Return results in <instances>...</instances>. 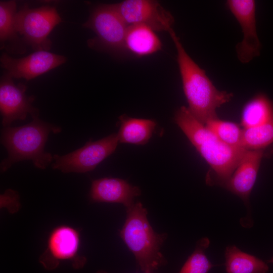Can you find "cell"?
Segmentation results:
<instances>
[{
	"label": "cell",
	"mask_w": 273,
	"mask_h": 273,
	"mask_svg": "<svg viewBox=\"0 0 273 273\" xmlns=\"http://www.w3.org/2000/svg\"><path fill=\"white\" fill-rule=\"evenodd\" d=\"M61 22L56 7L49 5L31 9L25 4L17 12L15 24L25 43L35 51L50 50L52 41L49 35Z\"/></svg>",
	"instance_id": "obj_5"
},
{
	"label": "cell",
	"mask_w": 273,
	"mask_h": 273,
	"mask_svg": "<svg viewBox=\"0 0 273 273\" xmlns=\"http://www.w3.org/2000/svg\"><path fill=\"white\" fill-rule=\"evenodd\" d=\"M224 255L227 273H267L269 270L266 262L235 245L228 246Z\"/></svg>",
	"instance_id": "obj_18"
},
{
	"label": "cell",
	"mask_w": 273,
	"mask_h": 273,
	"mask_svg": "<svg viewBox=\"0 0 273 273\" xmlns=\"http://www.w3.org/2000/svg\"><path fill=\"white\" fill-rule=\"evenodd\" d=\"M263 155V149L246 150L233 174L223 186L241 198L247 208Z\"/></svg>",
	"instance_id": "obj_13"
},
{
	"label": "cell",
	"mask_w": 273,
	"mask_h": 273,
	"mask_svg": "<svg viewBox=\"0 0 273 273\" xmlns=\"http://www.w3.org/2000/svg\"><path fill=\"white\" fill-rule=\"evenodd\" d=\"M66 58L46 51H37L23 58L2 54L1 66L12 78L31 80L65 63Z\"/></svg>",
	"instance_id": "obj_12"
},
{
	"label": "cell",
	"mask_w": 273,
	"mask_h": 273,
	"mask_svg": "<svg viewBox=\"0 0 273 273\" xmlns=\"http://www.w3.org/2000/svg\"><path fill=\"white\" fill-rule=\"evenodd\" d=\"M117 133L119 143L136 145L148 142L155 130L156 123L151 119L134 118L122 115L119 117Z\"/></svg>",
	"instance_id": "obj_17"
},
{
	"label": "cell",
	"mask_w": 273,
	"mask_h": 273,
	"mask_svg": "<svg viewBox=\"0 0 273 273\" xmlns=\"http://www.w3.org/2000/svg\"><path fill=\"white\" fill-rule=\"evenodd\" d=\"M117 133H112L96 141H89L81 148L64 155H54V169L63 173H85L94 170L116 149Z\"/></svg>",
	"instance_id": "obj_7"
},
{
	"label": "cell",
	"mask_w": 273,
	"mask_h": 273,
	"mask_svg": "<svg viewBox=\"0 0 273 273\" xmlns=\"http://www.w3.org/2000/svg\"><path fill=\"white\" fill-rule=\"evenodd\" d=\"M127 26L145 25L154 31H168L174 17L158 2L153 0H126L109 4Z\"/></svg>",
	"instance_id": "obj_9"
},
{
	"label": "cell",
	"mask_w": 273,
	"mask_h": 273,
	"mask_svg": "<svg viewBox=\"0 0 273 273\" xmlns=\"http://www.w3.org/2000/svg\"><path fill=\"white\" fill-rule=\"evenodd\" d=\"M82 26L96 34L88 40L89 47L118 54L126 51L124 39L128 26L109 4L95 7Z\"/></svg>",
	"instance_id": "obj_6"
},
{
	"label": "cell",
	"mask_w": 273,
	"mask_h": 273,
	"mask_svg": "<svg viewBox=\"0 0 273 273\" xmlns=\"http://www.w3.org/2000/svg\"><path fill=\"white\" fill-rule=\"evenodd\" d=\"M174 120L201 155L210 165L213 176L206 179L210 185L223 187L237 168L246 149L230 146L198 121L188 108L175 112Z\"/></svg>",
	"instance_id": "obj_1"
},
{
	"label": "cell",
	"mask_w": 273,
	"mask_h": 273,
	"mask_svg": "<svg viewBox=\"0 0 273 273\" xmlns=\"http://www.w3.org/2000/svg\"><path fill=\"white\" fill-rule=\"evenodd\" d=\"M141 194L138 187L124 179L104 177L92 181L89 198L93 202L121 203L127 208L134 203L135 197Z\"/></svg>",
	"instance_id": "obj_14"
},
{
	"label": "cell",
	"mask_w": 273,
	"mask_h": 273,
	"mask_svg": "<svg viewBox=\"0 0 273 273\" xmlns=\"http://www.w3.org/2000/svg\"><path fill=\"white\" fill-rule=\"evenodd\" d=\"M210 241L208 238L200 239L193 253L188 257L178 273H208L214 266L205 254Z\"/></svg>",
	"instance_id": "obj_21"
},
{
	"label": "cell",
	"mask_w": 273,
	"mask_h": 273,
	"mask_svg": "<svg viewBox=\"0 0 273 273\" xmlns=\"http://www.w3.org/2000/svg\"><path fill=\"white\" fill-rule=\"evenodd\" d=\"M125 50L143 57L153 54L161 49L162 43L155 31L143 25L128 26L124 39Z\"/></svg>",
	"instance_id": "obj_16"
},
{
	"label": "cell",
	"mask_w": 273,
	"mask_h": 273,
	"mask_svg": "<svg viewBox=\"0 0 273 273\" xmlns=\"http://www.w3.org/2000/svg\"><path fill=\"white\" fill-rule=\"evenodd\" d=\"M15 1L0 2V42L1 49L9 54H22L27 51V45L18 35L15 18L17 13Z\"/></svg>",
	"instance_id": "obj_15"
},
{
	"label": "cell",
	"mask_w": 273,
	"mask_h": 273,
	"mask_svg": "<svg viewBox=\"0 0 273 273\" xmlns=\"http://www.w3.org/2000/svg\"><path fill=\"white\" fill-rule=\"evenodd\" d=\"M96 273H108V272L105 271V270H98V271H97ZM152 273H155V272H152Z\"/></svg>",
	"instance_id": "obj_23"
},
{
	"label": "cell",
	"mask_w": 273,
	"mask_h": 273,
	"mask_svg": "<svg viewBox=\"0 0 273 273\" xmlns=\"http://www.w3.org/2000/svg\"><path fill=\"white\" fill-rule=\"evenodd\" d=\"M273 143V115L257 127L244 128L241 147L246 150H260Z\"/></svg>",
	"instance_id": "obj_20"
},
{
	"label": "cell",
	"mask_w": 273,
	"mask_h": 273,
	"mask_svg": "<svg viewBox=\"0 0 273 273\" xmlns=\"http://www.w3.org/2000/svg\"><path fill=\"white\" fill-rule=\"evenodd\" d=\"M205 125L225 144L242 148L241 144L243 129L237 124L216 118L208 121Z\"/></svg>",
	"instance_id": "obj_22"
},
{
	"label": "cell",
	"mask_w": 273,
	"mask_h": 273,
	"mask_svg": "<svg viewBox=\"0 0 273 273\" xmlns=\"http://www.w3.org/2000/svg\"><path fill=\"white\" fill-rule=\"evenodd\" d=\"M12 78L7 73L1 78L0 110L4 127L10 126L14 121L25 119L28 114L32 118L39 117V110L32 105L35 97L28 96L27 86L15 84Z\"/></svg>",
	"instance_id": "obj_10"
},
{
	"label": "cell",
	"mask_w": 273,
	"mask_h": 273,
	"mask_svg": "<svg viewBox=\"0 0 273 273\" xmlns=\"http://www.w3.org/2000/svg\"><path fill=\"white\" fill-rule=\"evenodd\" d=\"M61 128L41 120L39 117L31 122L19 127H4L1 141L8 152V157L1 163V171L4 172L19 161L30 160L37 168L46 169L53 156L44 151L50 132L58 133Z\"/></svg>",
	"instance_id": "obj_3"
},
{
	"label": "cell",
	"mask_w": 273,
	"mask_h": 273,
	"mask_svg": "<svg viewBox=\"0 0 273 273\" xmlns=\"http://www.w3.org/2000/svg\"><path fill=\"white\" fill-rule=\"evenodd\" d=\"M80 244L79 231L67 225L54 228L47 241L46 251L39 257V262L48 270L56 268L61 262L72 261L74 268L84 266L86 258L78 256Z\"/></svg>",
	"instance_id": "obj_8"
},
{
	"label": "cell",
	"mask_w": 273,
	"mask_h": 273,
	"mask_svg": "<svg viewBox=\"0 0 273 273\" xmlns=\"http://www.w3.org/2000/svg\"><path fill=\"white\" fill-rule=\"evenodd\" d=\"M177 51V60L184 94L188 103V109L203 125L218 118L216 110L229 102L231 93L218 90L207 75L188 55L179 38L172 29L168 31Z\"/></svg>",
	"instance_id": "obj_2"
},
{
	"label": "cell",
	"mask_w": 273,
	"mask_h": 273,
	"mask_svg": "<svg viewBox=\"0 0 273 273\" xmlns=\"http://www.w3.org/2000/svg\"><path fill=\"white\" fill-rule=\"evenodd\" d=\"M228 9L241 26L243 34L241 42L236 46L239 60L247 63L260 54L261 44L256 25V3L253 0H228Z\"/></svg>",
	"instance_id": "obj_11"
},
{
	"label": "cell",
	"mask_w": 273,
	"mask_h": 273,
	"mask_svg": "<svg viewBox=\"0 0 273 273\" xmlns=\"http://www.w3.org/2000/svg\"><path fill=\"white\" fill-rule=\"evenodd\" d=\"M126 218L120 236L135 256L143 273H152L167 263L160 247L167 234L155 232L141 202L126 208Z\"/></svg>",
	"instance_id": "obj_4"
},
{
	"label": "cell",
	"mask_w": 273,
	"mask_h": 273,
	"mask_svg": "<svg viewBox=\"0 0 273 273\" xmlns=\"http://www.w3.org/2000/svg\"><path fill=\"white\" fill-rule=\"evenodd\" d=\"M273 115V103L264 94L256 95L244 106L241 113V124L244 128L259 126Z\"/></svg>",
	"instance_id": "obj_19"
},
{
	"label": "cell",
	"mask_w": 273,
	"mask_h": 273,
	"mask_svg": "<svg viewBox=\"0 0 273 273\" xmlns=\"http://www.w3.org/2000/svg\"><path fill=\"white\" fill-rule=\"evenodd\" d=\"M267 262L268 263H273V257H272L271 259L268 260L267 261Z\"/></svg>",
	"instance_id": "obj_24"
}]
</instances>
